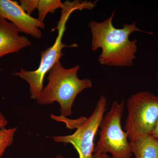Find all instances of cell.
Wrapping results in <instances>:
<instances>
[{
  "mask_svg": "<svg viewBox=\"0 0 158 158\" xmlns=\"http://www.w3.org/2000/svg\"><path fill=\"white\" fill-rule=\"evenodd\" d=\"M130 144L135 158H158V139L151 135L138 137Z\"/></svg>",
  "mask_w": 158,
  "mask_h": 158,
  "instance_id": "cell-9",
  "label": "cell"
},
{
  "mask_svg": "<svg viewBox=\"0 0 158 158\" xmlns=\"http://www.w3.org/2000/svg\"><path fill=\"white\" fill-rule=\"evenodd\" d=\"M114 14L115 11L102 22L93 20L88 23L92 34L91 49L94 52L102 49L98 62L102 65L131 67L134 65L138 48L137 40H130V35L136 31L152 33L140 30L135 22L124 23L122 28H116L113 24Z\"/></svg>",
  "mask_w": 158,
  "mask_h": 158,
  "instance_id": "cell-1",
  "label": "cell"
},
{
  "mask_svg": "<svg viewBox=\"0 0 158 158\" xmlns=\"http://www.w3.org/2000/svg\"><path fill=\"white\" fill-rule=\"evenodd\" d=\"M124 131L130 141L150 135L158 118V96L148 91L133 94L127 100Z\"/></svg>",
  "mask_w": 158,
  "mask_h": 158,
  "instance_id": "cell-5",
  "label": "cell"
},
{
  "mask_svg": "<svg viewBox=\"0 0 158 158\" xmlns=\"http://www.w3.org/2000/svg\"><path fill=\"white\" fill-rule=\"evenodd\" d=\"M20 32L14 24L0 17V59L32 44L27 37L20 35Z\"/></svg>",
  "mask_w": 158,
  "mask_h": 158,
  "instance_id": "cell-8",
  "label": "cell"
},
{
  "mask_svg": "<svg viewBox=\"0 0 158 158\" xmlns=\"http://www.w3.org/2000/svg\"><path fill=\"white\" fill-rule=\"evenodd\" d=\"M124 109V101L113 102L100 125L99 139L94 146L93 155L110 153L113 158H131L132 152L130 141L121 126Z\"/></svg>",
  "mask_w": 158,
  "mask_h": 158,
  "instance_id": "cell-4",
  "label": "cell"
},
{
  "mask_svg": "<svg viewBox=\"0 0 158 158\" xmlns=\"http://www.w3.org/2000/svg\"><path fill=\"white\" fill-rule=\"evenodd\" d=\"M65 7L62 9V14L57 27L54 29L58 30V34L55 43L51 47L41 51L40 63L38 68L34 71H27L20 68V71L15 73V76L23 79L30 86V97L37 100L43 89L44 80L46 74L54 65L60 61L63 56L62 50L66 47H77L76 44L67 45L62 42V38L65 30V24L72 12L79 9L74 2H65Z\"/></svg>",
  "mask_w": 158,
  "mask_h": 158,
  "instance_id": "cell-3",
  "label": "cell"
},
{
  "mask_svg": "<svg viewBox=\"0 0 158 158\" xmlns=\"http://www.w3.org/2000/svg\"><path fill=\"white\" fill-rule=\"evenodd\" d=\"M79 65L65 68L58 61L49 71L48 83L43 89L37 100L40 105H50L56 102L60 105L62 116L72 114V108L77 95L83 90L92 87L89 79H80L77 76Z\"/></svg>",
  "mask_w": 158,
  "mask_h": 158,
  "instance_id": "cell-2",
  "label": "cell"
},
{
  "mask_svg": "<svg viewBox=\"0 0 158 158\" xmlns=\"http://www.w3.org/2000/svg\"><path fill=\"white\" fill-rule=\"evenodd\" d=\"M17 127L0 130V158L4 154L6 149L12 144Z\"/></svg>",
  "mask_w": 158,
  "mask_h": 158,
  "instance_id": "cell-11",
  "label": "cell"
},
{
  "mask_svg": "<svg viewBox=\"0 0 158 158\" xmlns=\"http://www.w3.org/2000/svg\"><path fill=\"white\" fill-rule=\"evenodd\" d=\"M106 98L100 96L94 111L89 118L78 119L74 127L75 132L67 136H54V141L72 144L78 153L79 158H92L94 149V140L100 125L107 109Z\"/></svg>",
  "mask_w": 158,
  "mask_h": 158,
  "instance_id": "cell-6",
  "label": "cell"
},
{
  "mask_svg": "<svg viewBox=\"0 0 158 158\" xmlns=\"http://www.w3.org/2000/svg\"><path fill=\"white\" fill-rule=\"evenodd\" d=\"M157 78L158 80V73L157 74Z\"/></svg>",
  "mask_w": 158,
  "mask_h": 158,
  "instance_id": "cell-17",
  "label": "cell"
},
{
  "mask_svg": "<svg viewBox=\"0 0 158 158\" xmlns=\"http://www.w3.org/2000/svg\"><path fill=\"white\" fill-rule=\"evenodd\" d=\"M8 124V121L4 115L0 111V130L6 128Z\"/></svg>",
  "mask_w": 158,
  "mask_h": 158,
  "instance_id": "cell-13",
  "label": "cell"
},
{
  "mask_svg": "<svg viewBox=\"0 0 158 158\" xmlns=\"http://www.w3.org/2000/svg\"><path fill=\"white\" fill-rule=\"evenodd\" d=\"M150 135L155 138L158 139V118L156 123L155 126Z\"/></svg>",
  "mask_w": 158,
  "mask_h": 158,
  "instance_id": "cell-14",
  "label": "cell"
},
{
  "mask_svg": "<svg viewBox=\"0 0 158 158\" xmlns=\"http://www.w3.org/2000/svg\"><path fill=\"white\" fill-rule=\"evenodd\" d=\"M92 158H111L107 154H102L100 155H93Z\"/></svg>",
  "mask_w": 158,
  "mask_h": 158,
  "instance_id": "cell-15",
  "label": "cell"
},
{
  "mask_svg": "<svg viewBox=\"0 0 158 158\" xmlns=\"http://www.w3.org/2000/svg\"><path fill=\"white\" fill-rule=\"evenodd\" d=\"M0 17L10 21L20 32L36 39L42 37V33L40 29L45 28L44 23L27 14L15 1L0 0Z\"/></svg>",
  "mask_w": 158,
  "mask_h": 158,
  "instance_id": "cell-7",
  "label": "cell"
},
{
  "mask_svg": "<svg viewBox=\"0 0 158 158\" xmlns=\"http://www.w3.org/2000/svg\"><path fill=\"white\" fill-rule=\"evenodd\" d=\"M56 158H64V157L60 155H59L57 156L56 157Z\"/></svg>",
  "mask_w": 158,
  "mask_h": 158,
  "instance_id": "cell-16",
  "label": "cell"
},
{
  "mask_svg": "<svg viewBox=\"0 0 158 158\" xmlns=\"http://www.w3.org/2000/svg\"><path fill=\"white\" fill-rule=\"evenodd\" d=\"M65 7L64 3L60 0H38L37 11H38V19L44 23L47 15L49 13H54L59 8L62 9Z\"/></svg>",
  "mask_w": 158,
  "mask_h": 158,
  "instance_id": "cell-10",
  "label": "cell"
},
{
  "mask_svg": "<svg viewBox=\"0 0 158 158\" xmlns=\"http://www.w3.org/2000/svg\"><path fill=\"white\" fill-rule=\"evenodd\" d=\"M38 0H21L20 6L27 14L31 15L37 9Z\"/></svg>",
  "mask_w": 158,
  "mask_h": 158,
  "instance_id": "cell-12",
  "label": "cell"
}]
</instances>
